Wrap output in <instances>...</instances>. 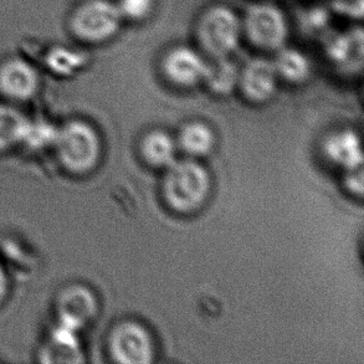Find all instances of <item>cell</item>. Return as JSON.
I'll return each mask as SVG.
<instances>
[{
	"mask_svg": "<svg viewBox=\"0 0 364 364\" xmlns=\"http://www.w3.org/2000/svg\"><path fill=\"white\" fill-rule=\"evenodd\" d=\"M194 40L208 59L234 58L244 41L242 15L224 3L208 5L196 20Z\"/></svg>",
	"mask_w": 364,
	"mask_h": 364,
	"instance_id": "6da1fadb",
	"label": "cell"
},
{
	"mask_svg": "<svg viewBox=\"0 0 364 364\" xmlns=\"http://www.w3.org/2000/svg\"><path fill=\"white\" fill-rule=\"evenodd\" d=\"M51 151L64 172L84 177L99 166L102 143L92 124L84 119H69L59 124Z\"/></svg>",
	"mask_w": 364,
	"mask_h": 364,
	"instance_id": "7a4b0ae2",
	"label": "cell"
},
{
	"mask_svg": "<svg viewBox=\"0 0 364 364\" xmlns=\"http://www.w3.org/2000/svg\"><path fill=\"white\" fill-rule=\"evenodd\" d=\"M242 26L246 43L264 54H274L290 40V20L284 9L270 0L251 3L242 15Z\"/></svg>",
	"mask_w": 364,
	"mask_h": 364,
	"instance_id": "3957f363",
	"label": "cell"
},
{
	"mask_svg": "<svg viewBox=\"0 0 364 364\" xmlns=\"http://www.w3.org/2000/svg\"><path fill=\"white\" fill-rule=\"evenodd\" d=\"M210 192V177L202 164L187 159L173 162L163 181V196L168 205L179 213L202 207Z\"/></svg>",
	"mask_w": 364,
	"mask_h": 364,
	"instance_id": "277c9868",
	"label": "cell"
},
{
	"mask_svg": "<svg viewBox=\"0 0 364 364\" xmlns=\"http://www.w3.org/2000/svg\"><path fill=\"white\" fill-rule=\"evenodd\" d=\"M123 24L114 0H86L76 8L70 21L75 36L92 45L105 44L114 39Z\"/></svg>",
	"mask_w": 364,
	"mask_h": 364,
	"instance_id": "5b68a950",
	"label": "cell"
},
{
	"mask_svg": "<svg viewBox=\"0 0 364 364\" xmlns=\"http://www.w3.org/2000/svg\"><path fill=\"white\" fill-rule=\"evenodd\" d=\"M208 58L197 46L176 44L168 48L159 59V70L166 81L179 89L203 85Z\"/></svg>",
	"mask_w": 364,
	"mask_h": 364,
	"instance_id": "8992f818",
	"label": "cell"
},
{
	"mask_svg": "<svg viewBox=\"0 0 364 364\" xmlns=\"http://www.w3.org/2000/svg\"><path fill=\"white\" fill-rule=\"evenodd\" d=\"M53 310L54 322L81 333L99 314V302L87 286L69 284L55 295Z\"/></svg>",
	"mask_w": 364,
	"mask_h": 364,
	"instance_id": "52a82bcc",
	"label": "cell"
},
{
	"mask_svg": "<svg viewBox=\"0 0 364 364\" xmlns=\"http://www.w3.org/2000/svg\"><path fill=\"white\" fill-rule=\"evenodd\" d=\"M109 355L114 362L122 364H149L153 360L152 337L137 322H122L111 331Z\"/></svg>",
	"mask_w": 364,
	"mask_h": 364,
	"instance_id": "ba28073f",
	"label": "cell"
},
{
	"mask_svg": "<svg viewBox=\"0 0 364 364\" xmlns=\"http://www.w3.org/2000/svg\"><path fill=\"white\" fill-rule=\"evenodd\" d=\"M280 79L272 60L256 56L240 66L237 89L247 101L264 104L275 96Z\"/></svg>",
	"mask_w": 364,
	"mask_h": 364,
	"instance_id": "9c48e42d",
	"label": "cell"
},
{
	"mask_svg": "<svg viewBox=\"0 0 364 364\" xmlns=\"http://www.w3.org/2000/svg\"><path fill=\"white\" fill-rule=\"evenodd\" d=\"M36 357L39 362L46 364L84 362L80 332L54 322L43 337Z\"/></svg>",
	"mask_w": 364,
	"mask_h": 364,
	"instance_id": "30bf717a",
	"label": "cell"
},
{
	"mask_svg": "<svg viewBox=\"0 0 364 364\" xmlns=\"http://www.w3.org/2000/svg\"><path fill=\"white\" fill-rule=\"evenodd\" d=\"M323 54L342 70L360 69L363 64V30L360 25L346 31L330 30L322 36Z\"/></svg>",
	"mask_w": 364,
	"mask_h": 364,
	"instance_id": "8fae6325",
	"label": "cell"
},
{
	"mask_svg": "<svg viewBox=\"0 0 364 364\" xmlns=\"http://www.w3.org/2000/svg\"><path fill=\"white\" fill-rule=\"evenodd\" d=\"M40 76L23 59H10L0 66V94L13 102H28L39 92Z\"/></svg>",
	"mask_w": 364,
	"mask_h": 364,
	"instance_id": "7c38bea8",
	"label": "cell"
},
{
	"mask_svg": "<svg viewBox=\"0 0 364 364\" xmlns=\"http://www.w3.org/2000/svg\"><path fill=\"white\" fill-rule=\"evenodd\" d=\"M323 151L331 163L343 168L347 172L360 168L363 164V149L360 136L350 129L333 133L327 138Z\"/></svg>",
	"mask_w": 364,
	"mask_h": 364,
	"instance_id": "4fadbf2b",
	"label": "cell"
},
{
	"mask_svg": "<svg viewBox=\"0 0 364 364\" xmlns=\"http://www.w3.org/2000/svg\"><path fill=\"white\" fill-rule=\"evenodd\" d=\"M272 55L274 58L271 60L280 81L282 80L291 85H302L312 76L314 66L310 56L299 48L287 44Z\"/></svg>",
	"mask_w": 364,
	"mask_h": 364,
	"instance_id": "5bb4252c",
	"label": "cell"
},
{
	"mask_svg": "<svg viewBox=\"0 0 364 364\" xmlns=\"http://www.w3.org/2000/svg\"><path fill=\"white\" fill-rule=\"evenodd\" d=\"M240 66L232 58L208 59L203 85L215 96H229L237 89Z\"/></svg>",
	"mask_w": 364,
	"mask_h": 364,
	"instance_id": "9a60e30c",
	"label": "cell"
},
{
	"mask_svg": "<svg viewBox=\"0 0 364 364\" xmlns=\"http://www.w3.org/2000/svg\"><path fill=\"white\" fill-rule=\"evenodd\" d=\"M26 119L13 105L0 104V154L20 148Z\"/></svg>",
	"mask_w": 364,
	"mask_h": 364,
	"instance_id": "2e32d148",
	"label": "cell"
},
{
	"mask_svg": "<svg viewBox=\"0 0 364 364\" xmlns=\"http://www.w3.org/2000/svg\"><path fill=\"white\" fill-rule=\"evenodd\" d=\"M141 152L152 167L168 168L176 162V143L168 133L153 131L143 138Z\"/></svg>",
	"mask_w": 364,
	"mask_h": 364,
	"instance_id": "e0dca14e",
	"label": "cell"
},
{
	"mask_svg": "<svg viewBox=\"0 0 364 364\" xmlns=\"http://www.w3.org/2000/svg\"><path fill=\"white\" fill-rule=\"evenodd\" d=\"M58 128L59 124L51 122L48 119H40V117L30 119L28 116L20 148H25L31 152L51 151V148L54 146Z\"/></svg>",
	"mask_w": 364,
	"mask_h": 364,
	"instance_id": "ac0fdd59",
	"label": "cell"
},
{
	"mask_svg": "<svg viewBox=\"0 0 364 364\" xmlns=\"http://www.w3.org/2000/svg\"><path fill=\"white\" fill-rule=\"evenodd\" d=\"M179 146L191 156H205L212 151L215 137L205 123H188L179 133Z\"/></svg>",
	"mask_w": 364,
	"mask_h": 364,
	"instance_id": "d6986e66",
	"label": "cell"
},
{
	"mask_svg": "<svg viewBox=\"0 0 364 364\" xmlns=\"http://www.w3.org/2000/svg\"><path fill=\"white\" fill-rule=\"evenodd\" d=\"M123 23L143 24L152 18L157 0H114Z\"/></svg>",
	"mask_w": 364,
	"mask_h": 364,
	"instance_id": "ffe728a7",
	"label": "cell"
},
{
	"mask_svg": "<svg viewBox=\"0 0 364 364\" xmlns=\"http://www.w3.org/2000/svg\"><path fill=\"white\" fill-rule=\"evenodd\" d=\"M331 15V9H326L321 5L305 9L300 15L301 29L309 36L315 38L317 35L322 39V36L330 31Z\"/></svg>",
	"mask_w": 364,
	"mask_h": 364,
	"instance_id": "44dd1931",
	"label": "cell"
},
{
	"mask_svg": "<svg viewBox=\"0 0 364 364\" xmlns=\"http://www.w3.org/2000/svg\"><path fill=\"white\" fill-rule=\"evenodd\" d=\"M86 65V56L77 51L68 49L54 50L49 56V66L60 75L75 74Z\"/></svg>",
	"mask_w": 364,
	"mask_h": 364,
	"instance_id": "7402d4cb",
	"label": "cell"
},
{
	"mask_svg": "<svg viewBox=\"0 0 364 364\" xmlns=\"http://www.w3.org/2000/svg\"><path fill=\"white\" fill-rule=\"evenodd\" d=\"M331 11L350 19H362L363 0H333L331 3Z\"/></svg>",
	"mask_w": 364,
	"mask_h": 364,
	"instance_id": "603a6c76",
	"label": "cell"
},
{
	"mask_svg": "<svg viewBox=\"0 0 364 364\" xmlns=\"http://www.w3.org/2000/svg\"><path fill=\"white\" fill-rule=\"evenodd\" d=\"M345 186L347 191L352 193V194H355V197L363 196V169H362V167L347 172Z\"/></svg>",
	"mask_w": 364,
	"mask_h": 364,
	"instance_id": "cb8c5ba5",
	"label": "cell"
},
{
	"mask_svg": "<svg viewBox=\"0 0 364 364\" xmlns=\"http://www.w3.org/2000/svg\"><path fill=\"white\" fill-rule=\"evenodd\" d=\"M11 291V281L3 260L0 259V309L6 304Z\"/></svg>",
	"mask_w": 364,
	"mask_h": 364,
	"instance_id": "d4e9b609",
	"label": "cell"
}]
</instances>
